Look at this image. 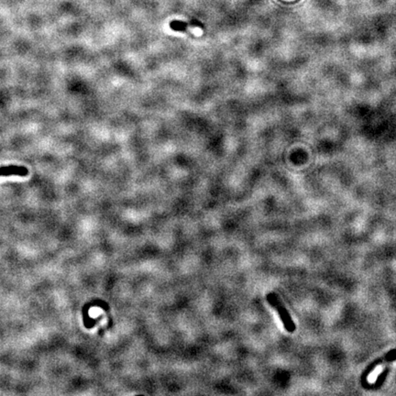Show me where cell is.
I'll use <instances>...</instances> for the list:
<instances>
[{
  "mask_svg": "<svg viewBox=\"0 0 396 396\" xmlns=\"http://www.w3.org/2000/svg\"><path fill=\"white\" fill-rule=\"evenodd\" d=\"M267 300L269 302L270 306H273L278 314H279L281 320H282V324L284 326V329L287 330L288 332H291V333L294 332V330H295L296 328H295L294 321L291 318L288 311L286 310V308L282 306L280 301L277 299L276 296L270 293V294L267 295Z\"/></svg>",
  "mask_w": 396,
  "mask_h": 396,
  "instance_id": "1",
  "label": "cell"
},
{
  "mask_svg": "<svg viewBox=\"0 0 396 396\" xmlns=\"http://www.w3.org/2000/svg\"><path fill=\"white\" fill-rule=\"evenodd\" d=\"M395 360H396V349H393V350H391L389 353H387L383 358L374 360L372 363H371L369 366L367 367L366 370L362 373L361 384H363L366 383V380L368 378V376H369V374L378 365L382 364V363H384V362H390V361H395Z\"/></svg>",
  "mask_w": 396,
  "mask_h": 396,
  "instance_id": "2",
  "label": "cell"
},
{
  "mask_svg": "<svg viewBox=\"0 0 396 396\" xmlns=\"http://www.w3.org/2000/svg\"><path fill=\"white\" fill-rule=\"evenodd\" d=\"M29 174V170L24 166H18V165H8V166H2L0 167V174L1 176H8V175H19V176H26Z\"/></svg>",
  "mask_w": 396,
  "mask_h": 396,
  "instance_id": "3",
  "label": "cell"
},
{
  "mask_svg": "<svg viewBox=\"0 0 396 396\" xmlns=\"http://www.w3.org/2000/svg\"><path fill=\"white\" fill-rule=\"evenodd\" d=\"M389 372V369H385L384 372H382L378 376V378L376 380V383L374 384H368L365 385V389H370V388H374V389H378L380 386H382L384 384L385 379L387 377V374Z\"/></svg>",
  "mask_w": 396,
  "mask_h": 396,
  "instance_id": "4",
  "label": "cell"
},
{
  "mask_svg": "<svg viewBox=\"0 0 396 396\" xmlns=\"http://www.w3.org/2000/svg\"><path fill=\"white\" fill-rule=\"evenodd\" d=\"M0 176H1V175H0Z\"/></svg>",
  "mask_w": 396,
  "mask_h": 396,
  "instance_id": "5",
  "label": "cell"
}]
</instances>
